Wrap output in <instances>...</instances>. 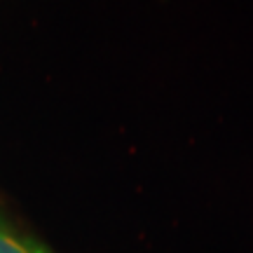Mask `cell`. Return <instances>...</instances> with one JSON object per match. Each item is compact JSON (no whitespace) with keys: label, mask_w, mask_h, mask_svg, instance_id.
Returning <instances> with one entry per match:
<instances>
[{"label":"cell","mask_w":253,"mask_h":253,"mask_svg":"<svg viewBox=\"0 0 253 253\" xmlns=\"http://www.w3.org/2000/svg\"><path fill=\"white\" fill-rule=\"evenodd\" d=\"M0 253H49V251L45 246L36 244V242H28V239L12 235L7 227L0 225Z\"/></svg>","instance_id":"6da1fadb"}]
</instances>
